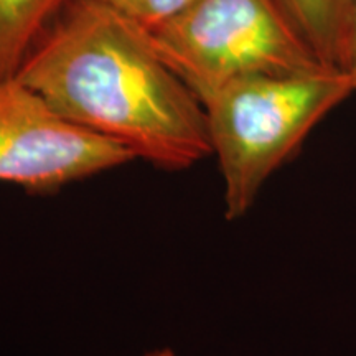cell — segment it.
<instances>
[{
    "mask_svg": "<svg viewBox=\"0 0 356 356\" xmlns=\"http://www.w3.org/2000/svg\"><path fill=\"white\" fill-rule=\"evenodd\" d=\"M134 160L115 142L66 121L17 76L0 79V181L48 193Z\"/></svg>",
    "mask_w": 356,
    "mask_h": 356,
    "instance_id": "obj_4",
    "label": "cell"
},
{
    "mask_svg": "<svg viewBox=\"0 0 356 356\" xmlns=\"http://www.w3.org/2000/svg\"><path fill=\"white\" fill-rule=\"evenodd\" d=\"M348 74L320 70L236 79L203 101L225 184V216L238 220L312 129L353 95Z\"/></svg>",
    "mask_w": 356,
    "mask_h": 356,
    "instance_id": "obj_2",
    "label": "cell"
},
{
    "mask_svg": "<svg viewBox=\"0 0 356 356\" xmlns=\"http://www.w3.org/2000/svg\"><path fill=\"white\" fill-rule=\"evenodd\" d=\"M17 78L66 121L162 170L213 154L203 102L159 56L149 30L97 0H70Z\"/></svg>",
    "mask_w": 356,
    "mask_h": 356,
    "instance_id": "obj_1",
    "label": "cell"
},
{
    "mask_svg": "<svg viewBox=\"0 0 356 356\" xmlns=\"http://www.w3.org/2000/svg\"><path fill=\"white\" fill-rule=\"evenodd\" d=\"M144 356H175L170 348H159V350H152L149 353H145Z\"/></svg>",
    "mask_w": 356,
    "mask_h": 356,
    "instance_id": "obj_9",
    "label": "cell"
},
{
    "mask_svg": "<svg viewBox=\"0 0 356 356\" xmlns=\"http://www.w3.org/2000/svg\"><path fill=\"white\" fill-rule=\"evenodd\" d=\"M149 35L202 102L236 79L328 68L275 0H188Z\"/></svg>",
    "mask_w": 356,
    "mask_h": 356,
    "instance_id": "obj_3",
    "label": "cell"
},
{
    "mask_svg": "<svg viewBox=\"0 0 356 356\" xmlns=\"http://www.w3.org/2000/svg\"><path fill=\"white\" fill-rule=\"evenodd\" d=\"M325 66L345 71L355 0H275Z\"/></svg>",
    "mask_w": 356,
    "mask_h": 356,
    "instance_id": "obj_5",
    "label": "cell"
},
{
    "mask_svg": "<svg viewBox=\"0 0 356 356\" xmlns=\"http://www.w3.org/2000/svg\"><path fill=\"white\" fill-rule=\"evenodd\" d=\"M70 0H0V79L13 78Z\"/></svg>",
    "mask_w": 356,
    "mask_h": 356,
    "instance_id": "obj_6",
    "label": "cell"
},
{
    "mask_svg": "<svg viewBox=\"0 0 356 356\" xmlns=\"http://www.w3.org/2000/svg\"><path fill=\"white\" fill-rule=\"evenodd\" d=\"M345 73L348 74L351 84L356 92V0L353 7V22H351V37H350V50H348V60H346Z\"/></svg>",
    "mask_w": 356,
    "mask_h": 356,
    "instance_id": "obj_8",
    "label": "cell"
},
{
    "mask_svg": "<svg viewBox=\"0 0 356 356\" xmlns=\"http://www.w3.org/2000/svg\"><path fill=\"white\" fill-rule=\"evenodd\" d=\"M97 2L114 8L115 12L122 13L124 17L150 32L175 15L188 0H97Z\"/></svg>",
    "mask_w": 356,
    "mask_h": 356,
    "instance_id": "obj_7",
    "label": "cell"
}]
</instances>
